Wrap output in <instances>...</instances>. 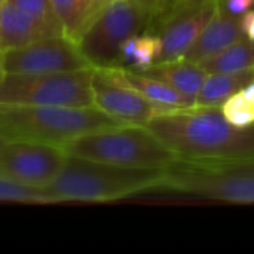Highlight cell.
Returning a JSON list of instances; mask_svg holds the SVG:
<instances>
[{
	"label": "cell",
	"mask_w": 254,
	"mask_h": 254,
	"mask_svg": "<svg viewBox=\"0 0 254 254\" xmlns=\"http://www.w3.org/2000/svg\"><path fill=\"white\" fill-rule=\"evenodd\" d=\"M121 71L124 77L141 94L144 95L149 101L153 104L170 110V109H180V107H189L193 106V100L189 97L183 95L179 92L176 88L171 85L165 83L161 79H156L153 76H149L143 71L128 68V67H121Z\"/></svg>",
	"instance_id": "9a60e30c"
},
{
	"label": "cell",
	"mask_w": 254,
	"mask_h": 254,
	"mask_svg": "<svg viewBox=\"0 0 254 254\" xmlns=\"http://www.w3.org/2000/svg\"><path fill=\"white\" fill-rule=\"evenodd\" d=\"M6 74H42L91 67L74 40L64 34L40 37L3 52Z\"/></svg>",
	"instance_id": "9c48e42d"
},
{
	"label": "cell",
	"mask_w": 254,
	"mask_h": 254,
	"mask_svg": "<svg viewBox=\"0 0 254 254\" xmlns=\"http://www.w3.org/2000/svg\"><path fill=\"white\" fill-rule=\"evenodd\" d=\"M253 80L254 67L237 73L207 74L201 91L195 98V106H222L232 94Z\"/></svg>",
	"instance_id": "2e32d148"
},
{
	"label": "cell",
	"mask_w": 254,
	"mask_h": 254,
	"mask_svg": "<svg viewBox=\"0 0 254 254\" xmlns=\"http://www.w3.org/2000/svg\"><path fill=\"white\" fill-rule=\"evenodd\" d=\"M91 1V7H92V13H94V16L95 15H98L104 7H107L110 3H113L115 0H89ZM94 19V18H92Z\"/></svg>",
	"instance_id": "4316f807"
},
{
	"label": "cell",
	"mask_w": 254,
	"mask_h": 254,
	"mask_svg": "<svg viewBox=\"0 0 254 254\" xmlns=\"http://www.w3.org/2000/svg\"><path fill=\"white\" fill-rule=\"evenodd\" d=\"M94 106L121 124L146 125L165 109L141 95L122 74L121 67L94 68Z\"/></svg>",
	"instance_id": "30bf717a"
},
{
	"label": "cell",
	"mask_w": 254,
	"mask_h": 254,
	"mask_svg": "<svg viewBox=\"0 0 254 254\" xmlns=\"http://www.w3.org/2000/svg\"><path fill=\"white\" fill-rule=\"evenodd\" d=\"M159 189L234 204H254V168L246 162L179 161L164 173Z\"/></svg>",
	"instance_id": "5b68a950"
},
{
	"label": "cell",
	"mask_w": 254,
	"mask_h": 254,
	"mask_svg": "<svg viewBox=\"0 0 254 254\" xmlns=\"http://www.w3.org/2000/svg\"><path fill=\"white\" fill-rule=\"evenodd\" d=\"M185 1H188V0H159V13H158V16H156V19L150 24V27L146 30V31H153L155 30V27L165 18V16H168L173 10H176L179 6H182Z\"/></svg>",
	"instance_id": "603a6c76"
},
{
	"label": "cell",
	"mask_w": 254,
	"mask_h": 254,
	"mask_svg": "<svg viewBox=\"0 0 254 254\" xmlns=\"http://www.w3.org/2000/svg\"><path fill=\"white\" fill-rule=\"evenodd\" d=\"M225 118L235 127L249 128L254 125V80L232 94L222 106Z\"/></svg>",
	"instance_id": "ffe728a7"
},
{
	"label": "cell",
	"mask_w": 254,
	"mask_h": 254,
	"mask_svg": "<svg viewBox=\"0 0 254 254\" xmlns=\"http://www.w3.org/2000/svg\"><path fill=\"white\" fill-rule=\"evenodd\" d=\"M135 4H138L149 16V27L150 24L156 19L158 13H159V0H132ZM147 27V28H149Z\"/></svg>",
	"instance_id": "d4e9b609"
},
{
	"label": "cell",
	"mask_w": 254,
	"mask_h": 254,
	"mask_svg": "<svg viewBox=\"0 0 254 254\" xmlns=\"http://www.w3.org/2000/svg\"><path fill=\"white\" fill-rule=\"evenodd\" d=\"M54 34L61 33L34 19L10 1H6L0 9V51L3 52Z\"/></svg>",
	"instance_id": "4fadbf2b"
},
{
	"label": "cell",
	"mask_w": 254,
	"mask_h": 254,
	"mask_svg": "<svg viewBox=\"0 0 254 254\" xmlns=\"http://www.w3.org/2000/svg\"><path fill=\"white\" fill-rule=\"evenodd\" d=\"M164 173L124 168L67 153L63 170L43 190L54 204L109 202L159 189Z\"/></svg>",
	"instance_id": "7a4b0ae2"
},
{
	"label": "cell",
	"mask_w": 254,
	"mask_h": 254,
	"mask_svg": "<svg viewBox=\"0 0 254 254\" xmlns=\"http://www.w3.org/2000/svg\"><path fill=\"white\" fill-rule=\"evenodd\" d=\"M162 42L158 34L140 33L128 39L121 48L119 67H128L138 71L149 68L155 64L161 55Z\"/></svg>",
	"instance_id": "ac0fdd59"
},
{
	"label": "cell",
	"mask_w": 254,
	"mask_h": 254,
	"mask_svg": "<svg viewBox=\"0 0 254 254\" xmlns=\"http://www.w3.org/2000/svg\"><path fill=\"white\" fill-rule=\"evenodd\" d=\"M64 147L28 141L7 140L0 147V176L27 188L45 189L64 167Z\"/></svg>",
	"instance_id": "ba28073f"
},
{
	"label": "cell",
	"mask_w": 254,
	"mask_h": 254,
	"mask_svg": "<svg viewBox=\"0 0 254 254\" xmlns=\"http://www.w3.org/2000/svg\"><path fill=\"white\" fill-rule=\"evenodd\" d=\"M244 37L241 16L229 12L220 0L216 13L183 58L192 63H199Z\"/></svg>",
	"instance_id": "7c38bea8"
},
{
	"label": "cell",
	"mask_w": 254,
	"mask_h": 254,
	"mask_svg": "<svg viewBox=\"0 0 254 254\" xmlns=\"http://www.w3.org/2000/svg\"><path fill=\"white\" fill-rule=\"evenodd\" d=\"M94 67L42 74H6L0 82L4 106H94Z\"/></svg>",
	"instance_id": "8992f818"
},
{
	"label": "cell",
	"mask_w": 254,
	"mask_h": 254,
	"mask_svg": "<svg viewBox=\"0 0 254 254\" xmlns=\"http://www.w3.org/2000/svg\"><path fill=\"white\" fill-rule=\"evenodd\" d=\"M207 74L237 73L254 67V42L244 37L198 63Z\"/></svg>",
	"instance_id": "e0dca14e"
},
{
	"label": "cell",
	"mask_w": 254,
	"mask_h": 254,
	"mask_svg": "<svg viewBox=\"0 0 254 254\" xmlns=\"http://www.w3.org/2000/svg\"><path fill=\"white\" fill-rule=\"evenodd\" d=\"M241 25L246 37L254 42V10H247L241 15Z\"/></svg>",
	"instance_id": "484cf974"
},
{
	"label": "cell",
	"mask_w": 254,
	"mask_h": 254,
	"mask_svg": "<svg viewBox=\"0 0 254 254\" xmlns=\"http://www.w3.org/2000/svg\"><path fill=\"white\" fill-rule=\"evenodd\" d=\"M0 202L16 204H54L42 189L16 185L0 176Z\"/></svg>",
	"instance_id": "44dd1931"
},
{
	"label": "cell",
	"mask_w": 254,
	"mask_h": 254,
	"mask_svg": "<svg viewBox=\"0 0 254 254\" xmlns=\"http://www.w3.org/2000/svg\"><path fill=\"white\" fill-rule=\"evenodd\" d=\"M143 73L164 80L183 95L193 100V103L207 77V73L198 63H192L185 58L152 64L149 68L143 70Z\"/></svg>",
	"instance_id": "5bb4252c"
},
{
	"label": "cell",
	"mask_w": 254,
	"mask_h": 254,
	"mask_svg": "<svg viewBox=\"0 0 254 254\" xmlns=\"http://www.w3.org/2000/svg\"><path fill=\"white\" fill-rule=\"evenodd\" d=\"M25 13L31 15L34 19L40 21L42 24L48 25L49 28L63 34V30L54 15L51 0H7Z\"/></svg>",
	"instance_id": "7402d4cb"
},
{
	"label": "cell",
	"mask_w": 254,
	"mask_h": 254,
	"mask_svg": "<svg viewBox=\"0 0 254 254\" xmlns=\"http://www.w3.org/2000/svg\"><path fill=\"white\" fill-rule=\"evenodd\" d=\"M147 27L149 16L138 4L132 0H115L94 16L76 43L91 67H119L122 45Z\"/></svg>",
	"instance_id": "52a82bcc"
},
{
	"label": "cell",
	"mask_w": 254,
	"mask_h": 254,
	"mask_svg": "<svg viewBox=\"0 0 254 254\" xmlns=\"http://www.w3.org/2000/svg\"><path fill=\"white\" fill-rule=\"evenodd\" d=\"M219 4L220 0H188L165 16L150 31L158 34L162 42V51L156 63L183 58L216 13Z\"/></svg>",
	"instance_id": "8fae6325"
},
{
	"label": "cell",
	"mask_w": 254,
	"mask_h": 254,
	"mask_svg": "<svg viewBox=\"0 0 254 254\" xmlns=\"http://www.w3.org/2000/svg\"><path fill=\"white\" fill-rule=\"evenodd\" d=\"M222 3L229 12L241 16L243 13L250 10V7L254 4V0H222Z\"/></svg>",
	"instance_id": "cb8c5ba5"
},
{
	"label": "cell",
	"mask_w": 254,
	"mask_h": 254,
	"mask_svg": "<svg viewBox=\"0 0 254 254\" xmlns=\"http://www.w3.org/2000/svg\"><path fill=\"white\" fill-rule=\"evenodd\" d=\"M182 161L225 164L254 159V125H232L220 106L164 110L146 124Z\"/></svg>",
	"instance_id": "6da1fadb"
},
{
	"label": "cell",
	"mask_w": 254,
	"mask_h": 254,
	"mask_svg": "<svg viewBox=\"0 0 254 254\" xmlns=\"http://www.w3.org/2000/svg\"><path fill=\"white\" fill-rule=\"evenodd\" d=\"M4 76H6V70L3 65V51H0V82L4 79Z\"/></svg>",
	"instance_id": "83f0119b"
},
{
	"label": "cell",
	"mask_w": 254,
	"mask_h": 254,
	"mask_svg": "<svg viewBox=\"0 0 254 254\" xmlns=\"http://www.w3.org/2000/svg\"><path fill=\"white\" fill-rule=\"evenodd\" d=\"M6 1H7V0H0V9L4 6V3H6Z\"/></svg>",
	"instance_id": "f546056e"
},
{
	"label": "cell",
	"mask_w": 254,
	"mask_h": 254,
	"mask_svg": "<svg viewBox=\"0 0 254 254\" xmlns=\"http://www.w3.org/2000/svg\"><path fill=\"white\" fill-rule=\"evenodd\" d=\"M65 152L124 168L168 170L180 158L146 125L119 124L80 135Z\"/></svg>",
	"instance_id": "277c9868"
},
{
	"label": "cell",
	"mask_w": 254,
	"mask_h": 254,
	"mask_svg": "<svg viewBox=\"0 0 254 254\" xmlns=\"http://www.w3.org/2000/svg\"><path fill=\"white\" fill-rule=\"evenodd\" d=\"M249 162H250V165H252V167L254 168V159H253V161H249Z\"/></svg>",
	"instance_id": "4dcf8cb0"
},
{
	"label": "cell",
	"mask_w": 254,
	"mask_h": 254,
	"mask_svg": "<svg viewBox=\"0 0 254 254\" xmlns=\"http://www.w3.org/2000/svg\"><path fill=\"white\" fill-rule=\"evenodd\" d=\"M54 15L63 34L77 42L83 30L92 21L94 13L89 0H51Z\"/></svg>",
	"instance_id": "d6986e66"
},
{
	"label": "cell",
	"mask_w": 254,
	"mask_h": 254,
	"mask_svg": "<svg viewBox=\"0 0 254 254\" xmlns=\"http://www.w3.org/2000/svg\"><path fill=\"white\" fill-rule=\"evenodd\" d=\"M119 124L95 106L0 104V134L6 140H28L65 147L80 135Z\"/></svg>",
	"instance_id": "3957f363"
},
{
	"label": "cell",
	"mask_w": 254,
	"mask_h": 254,
	"mask_svg": "<svg viewBox=\"0 0 254 254\" xmlns=\"http://www.w3.org/2000/svg\"><path fill=\"white\" fill-rule=\"evenodd\" d=\"M6 141H7V140H6V138H4V137H3V135L0 134V147H1V146H3V144L6 143Z\"/></svg>",
	"instance_id": "f1b7e54d"
}]
</instances>
